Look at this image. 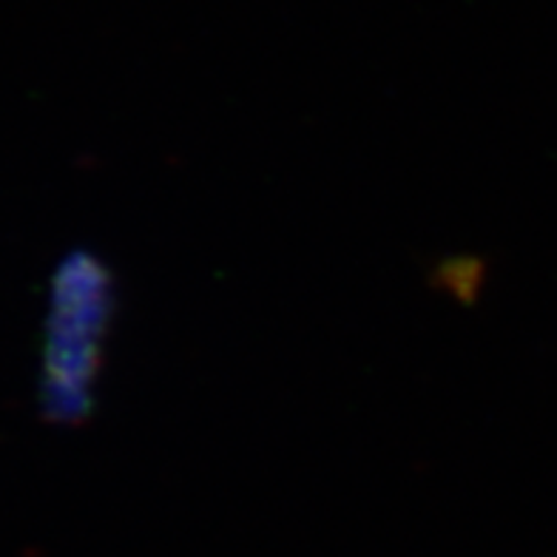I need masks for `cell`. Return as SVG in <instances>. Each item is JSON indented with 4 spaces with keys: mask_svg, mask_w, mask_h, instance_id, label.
Returning <instances> with one entry per match:
<instances>
[{
    "mask_svg": "<svg viewBox=\"0 0 557 557\" xmlns=\"http://www.w3.org/2000/svg\"><path fill=\"white\" fill-rule=\"evenodd\" d=\"M117 310V278L91 250L60 259L49 290L40 364V412L74 426L95 410L97 375Z\"/></svg>",
    "mask_w": 557,
    "mask_h": 557,
    "instance_id": "1",
    "label": "cell"
}]
</instances>
